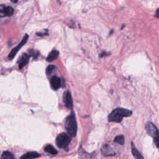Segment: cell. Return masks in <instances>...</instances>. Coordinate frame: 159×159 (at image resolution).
I'll return each instance as SVG.
<instances>
[{"label":"cell","mask_w":159,"mask_h":159,"mask_svg":"<svg viewBox=\"0 0 159 159\" xmlns=\"http://www.w3.org/2000/svg\"><path fill=\"white\" fill-rule=\"evenodd\" d=\"M132 111L124 108H117L114 109L109 115V122H121L124 117H129L132 115Z\"/></svg>","instance_id":"obj_1"},{"label":"cell","mask_w":159,"mask_h":159,"mask_svg":"<svg viewBox=\"0 0 159 159\" xmlns=\"http://www.w3.org/2000/svg\"><path fill=\"white\" fill-rule=\"evenodd\" d=\"M65 128L71 137H75L77 132V124L75 115L72 113L66 119Z\"/></svg>","instance_id":"obj_2"},{"label":"cell","mask_w":159,"mask_h":159,"mask_svg":"<svg viewBox=\"0 0 159 159\" xmlns=\"http://www.w3.org/2000/svg\"><path fill=\"white\" fill-rule=\"evenodd\" d=\"M145 128L147 133L153 138L155 146L159 149V130L157 127L149 121L146 124Z\"/></svg>","instance_id":"obj_3"},{"label":"cell","mask_w":159,"mask_h":159,"mask_svg":"<svg viewBox=\"0 0 159 159\" xmlns=\"http://www.w3.org/2000/svg\"><path fill=\"white\" fill-rule=\"evenodd\" d=\"M70 136L65 133H62L57 136L56 139V144L59 148L65 149L68 147L70 143Z\"/></svg>","instance_id":"obj_4"},{"label":"cell","mask_w":159,"mask_h":159,"mask_svg":"<svg viewBox=\"0 0 159 159\" xmlns=\"http://www.w3.org/2000/svg\"><path fill=\"white\" fill-rule=\"evenodd\" d=\"M28 38H29V36H28L27 34H26V35L24 36V37H23V40H22V41L21 42V43L19 44V45H18L17 47H16L15 48H14V49L12 50V51L9 53V55H8V58H9V59L12 60V59L16 56V55L17 54V53H18V51L20 50V49L21 48V47L27 42V40H28Z\"/></svg>","instance_id":"obj_5"},{"label":"cell","mask_w":159,"mask_h":159,"mask_svg":"<svg viewBox=\"0 0 159 159\" xmlns=\"http://www.w3.org/2000/svg\"><path fill=\"white\" fill-rule=\"evenodd\" d=\"M63 101L68 109H72L73 108V99L70 91H67L66 92L63 93Z\"/></svg>","instance_id":"obj_6"},{"label":"cell","mask_w":159,"mask_h":159,"mask_svg":"<svg viewBox=\"0 0 159 159\" xmlns=\"http://www.w3.org/2000/svg\"><path fill=\"white\" fill-rule=\"evenodd\" d=\"M0 13L1 16H11L14 14V9L10 6H5L3 5L0 7Z\"/></svg>","instance_id":"obj_7"},{"label":"cell","mask_w":159,"mask_h":159,"mask_svg":"<svg viewBox=\"0 0 159 159\" xmlns=\"http://www.w3.org/2000/svg\"><path fill=\"white\" fill-rule=\"evenodd\" d=\"M51 85L54 90H57L61 87L60 79L56 76H52L51 79Z\"/></svg>","instance_id":"obj_8"},{"label":"cell","mask_w":159,"mask_h":159,"mask_svg":"<svg viewBox=\"0 0 159 159\" xmlns=\"http://www.w3.org/2000/svg\"><path fill=\"white\" fill-rule=\"evenodd\" d=\"M101 152L105 156H112L115 155V153L113 151V150L111 149V147L109 146L107 144H104L102 146Z\"/></svg>","instance_id":"obj_9"},{"label":"cell","mask_w":159,"mask_h":159,"mask_svg":"<svg viewBox=\"0 0 159 159\" xmlns=\"http://www.w3.org/2000/svg\"><path fill=\"white\" fill-rule=\"evenodd\" d=\"M29 56L26 54H24L21 56V57L19 60V69H22L25 65H27V63L29 62Z\"/></svg>","instance_id":"obj_10"},{"label":"cell","mask_w":159,"mask_h":159,"mask_svg":"<svg viewBox=\"0 0 159 159\" xmlns=\"http://www.w3.org/2000/svg\"><path fill=\"white\" fill-rule=\"evenodd\" d=\"M41 157V154H38L36 152H27L21 157V159H33L35 158H38Z\"/></svg>","instance_id":"obj_11"},{"label":"cell","mask_w":159,"mask_h":159,"mask_svg":"<svg viewBox=\"0 0 159 159\" xmlns=\"http://www.w3.org/2000/svg\"><path fill=\"white\" fill-rule=\"evenodd\" d=\"M131 151L135 159H144V157H143L142 155L136 149L133 142H131Z\"/></svg>","instance_id":"obj_12"},{"label":"cell","mask_w":159,"mask_h":159,"mask_svg":"<svg viewBox=\"0 0 159 159\" xmlns=\"http://www.w3.org/2000/svg\"><path fill=\"white\" fill-rule=\"evenodd\" d=\"M58 54H59V53H58V52L57 51L54 50V51H52V52L49 54V55L47 56V62H49L54 61V60H55V59L58 57Z\"/></svg>","instance_id":"obj_13"},{"label":"cell","mask_w":159,"mask_h":159,"mask_svg":"<svg viewBox=\"0 0 159 159\" xmlns=\"http://www.w3.org/2000/svg\"><path fill=\"white\" fill-rule=\"evenodd\" d=\"M44 150L48 154H50L51 155H55L57 154V150L52 146V145H47L45 147Z\"/></svg>","instance_id":"obj_14"},{"label":"cell","mask_w":159,"mask_h":159,"mask_svg":"<svg viewBox=\"0 0 159 159\" xmlns=\"http://www.w3.org/2000/svg\"><path fill=\"white\" fill-rule=\"evenodd\" d=\"M114 142L115 143H117L118 144L120 145H124V142H125V138L124 137V136L122 135H120V136H118L114 140Z\"/></svg>","instance_id":"obj_15"},{"label":"cell","mask_w":159,"mask_h":159,"mask_svg":"<svg viewBox=\"0 0 159 159\" xmlns=\"http://www.w3.org/2000/svg\"><path fill=\"white\" fill-rule=\"evenodd\" d=\"M1 159H14V155L10 152L5 151L2 155Z\"/></svg>","instance_id":"obj_16"},{"label":"cell","mask_w":159,"mask_h":159,"mask_svg":"<svg viewBox=\"0 0 159 159\" xmlns=\"http://www.w3.org/2000/svg\"><path fill=\"white\" fill-rule=\"evenodd\" d=\"M55 69V66L54 65H49L47 69V75H51L52 72Z\"/></svg>","instance_id":"obj_17"},{"label":"cell","mask_w":159,"mask_h":159,"mask_svg":"<svg viewBox=\"0 0 159 159\" xmlns=\"http://www.w3.org/2000/svg\"><path fill=\"white\" fill-rule=\"evenodd\" d=\"M154 16L157 18V19H159V8L157 9L156 11H155V14H154Z\"/></svg>","instance_id":"obj_18"},{"label":"cell","mask_w":159,"mask_h":159,"mask_svg":"<svg viewBox=\"0 0 159 159\" xmlns=\"http://www.w3.org/2000/svg\"><path fill=\"white\" fill-rule=\"evenodd\" d=\"M37 34L38 36H45V35L47 34V33H45V32L44 31L43 33H37Z\"/></svg>","instance_id":"obj_19"},{"label":"cell","mask_w":159,"mask_h":159,"mask_svg":"<svg viewBox=\"0 0 159 159\" xmlns=\"http://www.w3.org/2000/svg\"><path fill=\"white\" fill-rule=\"evenodd\" d=\"M11 2L13 3H16L18 2V0H11Z\"/></svg>","instance_id":"obj_20"}]
</instances>
